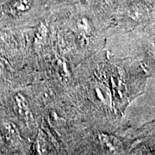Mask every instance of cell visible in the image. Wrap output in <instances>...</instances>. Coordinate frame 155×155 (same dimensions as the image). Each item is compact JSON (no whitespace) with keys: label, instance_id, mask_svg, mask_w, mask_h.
I'll return each mask as SVG.
<instances>
[{"label":"cell","instance_id":"cell-1","mask_svg":"<svg viewBox=\"0 0 155 155\" xmlns=\"http://www.w3.org/2000/svg\"><path fill=\"white\" fill-rule=\"evenodd\" d=\"M32 5L33 0H13L8 5L7 11L10 15L18 16L29 11Z\"/></svg>","mask_w":155,"mask_h":155},{"label":"cell","instance_id":"cell-2","mask_svg":"<svg viewBox=\"0 0 155 155\" xmlns=\"http://www.w3.org/2000/svg\"><path fill=\"white\" fill-rule=\"evenodd\" d=\"M98 139L101 145L104 147V148L110 153H118L121 151L122 144L120 140L113 135H110L107 134H100L98 135Z\"/></svg>","mask_w":155,"mask_h":155},{"label":"cell","instance_id":"cell-3","mask_svg":"<svg viewBox=\"0 0 155 155\" xmlns=\"http://www.w3.org/2000/svg\"><path fill=\"white\" fill-rule=\"evenodd\" d=\"M15 100L17 103L18 113L24 120H26L27 122H31L33 120V115L31 113V110L28 107V102L25 99L24 96H22V94H17V96H15Z\"/></svg>","mask_w":155,"mask_h":155},{"label":"cell","instance_id":"cell-4","mask_svg":"<svg viewBox=\"0 0 155 155\" xmlns=\"http://www.w3.org/2000/svg\"><path fill=\"white\" fill-rule=\"evenodd\" d=\"M35 149L36 152L42 154V153H46L47 151V147H46V140H45L44 135L42 134V133L40 131L37 135L36 138V141H35Z\"/></svg>","mask_w":155,"mask_h":155}]
</instances>
